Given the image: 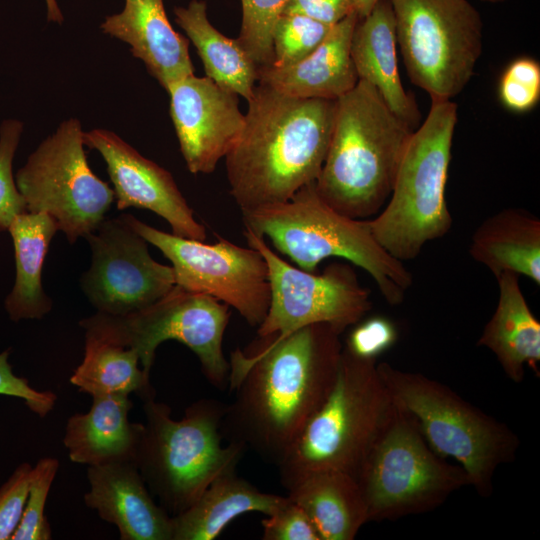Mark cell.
<instances>
[{
    "instance_id": "42",
    "label": "cell",
    "mask_w": 540,
    "mask_h": 540,
    "mask_svg": "<svg viewBox=\"0 0 540 540\" xmlns=\"http://www.w3.org/2000/svg\"><path fill=\"white\" fill-rule=\"evenodd\" d=\"M484 2H489V3H500V2H504L506 0H482Z\"/></svg>"
},
{
    "instance_id": "12",
    "label": "cell",
    "mask_w": 540,
    "mask_h": 540,
    "mask_svg": "<svg viewBox=\"0 0 540 540\" xmlns=\"http://www.w3.org/2000/svg\"><path fill=\"white\" fill-rule=\"evenodd\" d=\"M77 118L62 122L16 174L27 212L50 215L72 244L94 232L114 200L113 189L91 170Z\"/></svg>"
},
{
    "instance_id": "32",
    "label": "cell",
    "mask_w": 540,
    "mask_h": 540,
    "mask_svg": "<svg viewBox=\"0 0 540 540\" xmlns=\"http://www.w3.org/2000/svg\"><path fill=\"white\" fill-rule=\"evenodd\" d=\"M58 469L59 461L53 457H43L32 466L23 515L11 540L52 539L45 506Z\"/></svg>"
},
{
    "instance_id": "18",
    "label": "cell",
    "mask_w": 540,
    "mask_h": 540,
    "mask_svg": "<svg viewBox=\"0 0 540 540\" xmlns=\"http://www.w3.org/2000/svg\"><path fill=\"white\" fill-rule=\"evenodd\" d=\"M85 505L121 540H172V516L156 502L134 462L88 466Z\"/></svg>"
},
{
    "instance_id": "10",
    "label": "cell",
    "mask_w": 540,
    "mask_h": 540,
    "mask_svg": "<svg viewBox=\"0 0 540 540\" xmlns=\"http://www.w3.org/2000/svg\"><path fill=\"white\" fill-rule=\"evenodd\" d=\"M229 319V306L225 303L175 285L165 296L135 313L113 316L96 312L79 324L85 335L135 349L148 375L158 346L176 340L197 356L209 382L222 388L229 376L223 353Z\"/></svg>"
},
{
    "instance_id": "20",
    "label": "cell",
    "mask_w": 540,
    "mask_h": 540,
    "mask_svg": "<svg viewBox=\"0 0 540 540\" xmlns=\"http://www.w3.org/2000/svg\"><path fill=\"white\" fill-rule=\"evenodd\" d=\"M358 19L353 12L333 25L322 43L294 64L258 67L257 83L291 97L336 101L359 81L351 56Z\"/></svg>"
},
{
    "instance_id": "3",
    "label": "cell",
    "mask_w": 540,
    "mask_h": 540,
    "mask_svg": "<svg viewBox=\"0 0 540 540\" xmlns=\"http://www.w3.org/2000/svg\"><path fill=\"white\" fill-rule=\"evenodd\" d=\"M414 129L364 80L336 100L327 154L315 186L339 213L376 215L387 203Z\"/></svg>"
},
{
    "instance_id": "31",
    "label": "cell",
    "mask_w": 540,
    "mask_h": 540,
    "mask_svg": "<svg viewBox=\"0 0 540 540\" xmlns=\"http://www.w3.org/2000/svg\"><path fill=\"white\" fill-rule=\"evenodd\" d=\"M332 26L301 14H282L273 29L272 66L285 67L312 53Z\"/></svg>"
},
{
    "instance_id": "22",
    "label": "cell",
    "mask_w": 540,
    "mask_h": 540,
    "mask_svg": "<svg viewBox=\"0 0 540 540\" xmlns=\"http://www.w3.org/2000/svg\"><path fill=\"white\" fill-rule=\"evenodd\" d=\"M132 407L128 395L92 397L86 413L67 420L63 443L69 459L87 466L134 462L142 423L129 420Z\"/></svg>"
},
{
    "instance_id": "36",
    "label": "cell",
    "mask_w": 540,
    "mask_h": 540,
    "mask_svg": "<svg viewBox=\"0 0 540 540\" xmlns=\"http://www.w3.org/2000/svg\"><path fill=\"white\" fill-rule=\"evenodd\" d=\"M263 540H321L304 510L286 496L284 503L262 520Z\"/></svg>"
},
{
    "instance_id": "26",
    "label": "cell",
    "mask_w": 540,
    "mask_h": 540,
    "mask_svg": "<svg viewBox=\"0 0 540 540\" xmlns=\"http://www.w3.org/2000/svg\"><path fill=\"white\" fill-rule=\"evenodd\" d=\"M286 496L265 493L235 470L218 476L186 510L172 516V540H213L242 514L270 515Z\"/></svg>"
},
{
    "instance_id": "39",
    "label": "cell",
    "mask_w": 540,
    "mask_h": 540,
    "mask_svg": "<svg viewBox=\"0 0 540 540\" xmlns=\"http://www.w3.org/2000/svg\"><path fill=\"white\" fill-rule=\"evenodd\" d=\"M353 12L354 0H289L282 14H301L333 26Z\"/></svg>"
},
{
    "instance_id": "29",
    "label": "cell",
    "mask_w": 540,
    "mask_h": 540,
    "mask_svg": "<svg viewBox=\"0 0 540 540\" xmlns=\"http://www.w3.org/2000/svg\"><path fill=\"white\" fill-rule=\"evenodd\" d=\"M70 382L91 397L131 393L142 401L155 397L135 349L91 335H85L84 357Z\"/></svg>"
},
{
    "instance_id": "11",
    "label": "cell",
    "mask_w": 540,
    "mask_h": 540,
    "mask_svg": "<svg viewBox=\"0 0 540 540\" xmlns=\"http://www.w3.org/2000/svg\"><path fill=\"white\" fill-rule=\"evenodd\" d=\"M356 480L368 522L432 511L455 491L470 485L465 470L434 452L416 425L398 410Z\"/></svg>"
},
{
    "instance_id": "5",
    "label": "cell",
    "mask_w": 540,
    "mask_h": 540,
    "mask_svg": "<svg viewBox=\"0 0 540 540\" xmlns=\"http://www.w3.org/2000/svg\"><path fill=\"white\" fill-rule=\"evenodd\" d=\"M396 416L376 360L358 358L343 348L328 398L277 465L281 483L288 490L304 475L323 469L356 479Z\"/></svg>"
},
{
    "instance_id": "19",
    "label": "cell",
    "mask_w": 540,
    "mask_h": 540,
    "mask_svg": "<svg viewBox=\"0 0 540 540\" xmlns=\"http://www.w3.org/2000/svg\"><path fill=\"white\" fill-rule=\"evenodd\" d=\"M101 30L130 46L135 58L166 88L194 74L189 41L169 22L163 0H125L120 13L107 16Z\"/></svg>"
},
{
    "instance_id": "34",
    "label": "cell",
    "mask_w": 540,
    "mask_h": 540,
    "mask_svg": "<svg viewBox=\"0 0 540 540\" xmlns=\"http://www.w3.org/2000/svg\"><path fill=\"white\" fill-rule=\"evenodd\" d=\"M23 124L6 120L0 127V232L8 230L12 220L26 212V204L12 174V162L20 141Z\"/></svg>"
},
{
    "instance_id": "2",
    "label": "cell",
    "mask_w": 540,
    "mask_h": 540,
    "mask_svg": "<svg viewBox=\"0 0 540 540\" xmlns=\"http://www.w3.org/2000/svg\"><path fill=\"white\" fill-rule=\"evenodd\" d=\"M247 102L243 131L225 156L241 211L286 201L316 181L336 107L334 100L291 97L260 84Z\"/></svg>"
},
{
    "instance_id": "37",
    "label": "cell",
    "mask_w": 540,
    "mask_h": 540,
    "mask_svg": "<svg viewBox=\"0 0 540 540\" xmlns=\"http://www.w3.org/2000/svg\"><path fill=\"white\" fill-rule=\"evenodd\" d=\"M31 470L30 463L18 465L0 487V540H11L21 521Z\"/></svg>"
},
{
    "instance_id": "30",
    "label": "cell",
    "mask_w": 540,
    "mask_h": 540,
    "mask_svg": "<svg viewBox=\"0 0 540 540\" xmlns=\"http://www.w3.org/2000/svg\"><path fill=\"white\" fill-rule=\"evenodd\" d=\"M289 0H241L242 24L236 38L258 67L273 64L272 33Z\"/></svg>"
},
{
    "instance_id": "28",
    "label": "cell",
    "mask_w": 540,
    "mask_h": 540,
    "mask_svg": "<svg viewBox=\"0 0 540 540\" xmlns=\"http://www.w3.org/2000/svg\"><path fill=\"white\" fill-rule=\"evenodd\" d=\"M174 13L176 23L195 46L206 76L247 101L251 99L258 66L237 39L225 36L210 23L206 2L192 0L186 7H176Z\"/></svg>"
},
{
    "instance_id": "6",
    "label": "cell",
    "mask_w": 540,
    "mask_h": 540,
    "mask_svg": "<svg viewBox=\"0 0 540 540\" xmlns=\"http://www.w3.org/2000/svg\"><path fill=\"white\" fill-rule=\"evenodd\" d=\"M226 405L202 399L182 419L154 398L143 401L144 422L134 463L150 493L171 516L189 508L221 474L236 469L246 451L222 445Z\"/></svg>"
},
{
    "instance_id": "21",
    "label": "cell",
    "mask_w": 540,
    "mask_h": 540,
    "mask_svg": "<svg viewBox=\"0 0 540 540\" xmlns=\"http://www.w3.org/2000/svg\"><path fill=\"white\" fill-rule=\"evenodd\" d=\"M396 46L391 0H379L355 25L351 40L352 60L359 79L375 87L392 112L414 129L421 114L402 85Z\"/></svg>"
},
{
    "instance_id": "27",
    "label": "cell",
    "mask_w": 540,
    "mask_h": 540,
    "mask_svg": "<svg viewBox=\"0 0 540 540\" xmlns=\"http://www.w3.org/2000/svg\"><path fill=\"white\" fill-rule=\"evenodd\" d=\"M56 221L42 212H24L11 222L8 231L12 237L16 280L5 300V309L13 321L41 319L52 308L45 294L41 273L49 244L58 231Z\"/></svg>"
},
{
    "instance_id": "41",
    "label": "cell",
    "mask_w": 540,
    "mask_h": 540,
    "mask_svg": "<svg viewBox=\"0 0 540 540\" xmlns=\"http://www.w3.org/2000/svg\"><path fill=\"white\" fill-rule=\"evenodd\" d=\"M379 0H354L355 11L359 18L367 16Z\"/></svg>"
},
{
    "instance_id": "16",
    "label": "cell",
    "mask_w": 540,
    "mask_h": 540,
    "mask_svg": "<svg viewBox=\"0 0 540 540\" xmlns=\"http://www.w3.org/2000/svg\"><path fill=\"white\" fill-rule=\"evenodd\" d=\"M180 151L192 174H210L240 137L245 115L238 95L194 74L167 88Z\"/></svg>"
},
{
    "instance_id": "4",
    "label": "cell",
    "mask_w": 540,
    "mask_h": 540,
    "mask_svg": "<svg viewBox=\"0 0 540 540\" xmlns=\"http://www.w3.org/2000/svg\"><path fill=\"white\" fill-rule=\"evenodd\" d=\"M241 212L245 229L268 237L277 251L304 271L316 272L331 257L345 259L366 271L392 306L404 301L413 283L404 263L377 242L368 220L333 209L320 197L315 182L286 201Z\"/></svg>"
},
{
    "instance_id": "25",
    "label": "cell",
    "mask_w": 540,
    "mask_h": 540,
    "mask_svg": "<svg viewBox=\"0 0 540 540\" xmlns=\"http://www.w3.org/2000/svg\"><path fill=\"white\" fill-rule=\"evenodd\" d=\"M287 497L308 515L321 540H353L368 522L361 488L346 472H310L288 489Z\"/></svg>"
},
{
    "instance_id": "35",
    "label": "cell",
    "mask_w": 540,
    "mask_h": 540,
    "mask_svg": "<svg viewBox=\"0 0 540 540\" xmlns=\"http://www.w3.org/2000/svg\"><path fill=\"white\" fill-rule=\"evenodd\" d=\"M397 337L396 327L391 320L374 316L353 325L343 348L358 358L376 360L394 345Z\"/></svg>"
},
{
    "instance_id": "1",
    "label": "cell",
    "mask_w": 540,
    "mask_h": 540,
    "mask_svg": "<svg viewBox=\"0 0 540 540\" xmlns=\"http://www.w3.org/2000/svg\"><path fill=\"white\" fill-rule=\"evenodd\" d=\"M340 336L318 323L234 351L229 380L236 391L222 423L229 441L277 466L334 386Z\"/></svg>"
},
{
    "instance_id": "33",
    "label": "cell",
    "mask_w": 540,
    "mask_h": 540,
    "mask_svg": "<svg viewBox=\"0 0 540 540\" xmlns=\"http://www.w3.org/2000/svg\"><path fill=\"white\" fill-rule=\"evenodd\" d=\"M499 99L510 111L532 110L540 99V65L530 57L513 60L500 77Z\"/></svg>"
},
{
    "instance_id": "23",
    "label": "cell",
    "mask_w": 540,
    "mask_h": 540,
    "mask_svg": "<svg viewBox=\"0 0 540 540\" xmlns=\"http://www.w3.org/2000/svg\"><path fill=\"white\" fill-rule=\"evenodd\" d=\"M519 278L511 272L496 278L497 306L477 341L495 355L506 376L517 384L524 379L525 366L539 375L540 362V323L528 306Z\"/></svg>"
},
{
    "instance_id": "24",
    "label": "cell",
    "mask_w": 540,
    "mask_h": 540,
    "mask_svg": "<svg viewBox=\"0 0 540 540\" xmlns=\"http://www.w3.org/2000/svg\"><path fill=\"white\" fill-rule=\"evenodd\" d=\"M470 256L495 278L515 273L540 285V220L523 208H505L474 231Z\"/></svg>"
},
{
    "instance_id": "8",
    "label": "cell",
    "mask_w": 540,
    "mask_h": 540,
    "mask_svg": "<svg viewBox=\"0 0 540 540\" xmlns=\"http://www.w3.org/2000/svg\"><path fill=\"white\" fill-rule=\"evenodd\" d=\"M457 105L433 100L423 124L413 131L384 209L368 220L377 242L404 262L452 227L445 198Z\"/></svg>"
},
{
    "instance_id": "14",
    "label": "cell",
    "mask_w": 540,
    "mask_h": 540,
    "mask_svg": "<svg viewBox=\"0 0 540 540\" xmlns=\"http://www.w3.org/2000/svg\"><path fill=\"white\" fill-rule=\"evenodd\" d=\"M130 225L171 262L175 285L214 297L234 308L252 327L264 320L270 303L263 255L217 235L213 244L156 229L132 215Z\"/></svg>"
},
{
    "instance_id": "17",
    "label": "cell",
    "mask_w": 540,
    "mask_h": 540,
    "mask_svg": "<svg viewBox=\"0 0 540 540\" xmlns=\"http://www.w3.org/2000/svg\"><path fill=\"white\" fill-rule=\"evenodd\" d=\"M83 141L103 157L119 210H150L169 223L172 234L205 241L206 228L194 218L169 171L142 156L112 131L84 132Z\"/></svg>"
},
{
    "instance_id": "9",
    "label": "cell",
    "mask_w": 540,
    "mask_h": 540,
    "mask_svg": "<svg viewBox=\"0 0 540 540\" xmlns=\"http://www.w3.org/2000/svg\"><path fill=\"white\" fill-rule=\"evenodd\" d=\"M406 72L433 100H452L472 79L483 22L468 0H391Z\"/></svg>"
},
{
    "instance_id": "40",
    "label": "cell",
    "mask_w": 540,
    "mask_h": 540,
    "mask_svg": "<svg viewBox=\"0 0 540 540\" xmlns=\"http://www.w3.org/2000/svg\"><path fill=\"white\" fill-rule=\"evenodd\" d=\"M47 6V19L48 21L57 22L61 24L63 22L62 12L57 4L56 0H45Z\"/></svg>"
},
{
    "instance_id": "13",
    "label": "cell",
    "mask_w": 540,
    "mask_h": 540,
    "mask_svg": "<svg viewBox=\"0 0 540 540\" xmlns=\"http://www.w3.org/2000/svg\"><path fill=\"white\" fill-rule=\"evenodd\" d=\"M248 246L257 249L268 268L270 303L257 327L258 337L280 338L299 328L324 323L340 334L372 309L370 291L347 263H331L321 273L307 272L275 253L265 238L244 230Z\"/></svg>"
},
{
    "instance_id": "38",
    "label": "cell",
    "mask_w": 540,
    "mask_h": 540,
    "mask_svg": "<svg viewBox=\"0 0 540 540\" xmlns=\"http://www.w3.org/2000/svg\"><path fill=\"white\" fill-rule=\"evenodd\" d=\"M8 357V350L0 353V395L19 398L34 414L42 418L47 416L56 404V394L36 390L27 379L14 374Z\"/></svg>"
},
{
    "instance_id": "7",
    "label": "cell",
    "mask_w": 540,
    "mask_h": 540,
    "mask_svg": "<svg viewBox=\"0 0 540 540\" xmlns=\"http://www.w3.org/2000/svg\"><path fill=\"white\" fill-rule=\"evenodd\" d=\"M377 370L396 409L407 416L441 457L465 470L481 497H489L499 466L514 460L518 436L505 423L466 401L449 386L387 362Z\"/></svg>"
},
{
    "instance_id": "15",
    "label": "cell",
    "mask_w": 540,
    "mask_h": 540,
    "mask_svg": "<svg viewBox=\"0 0 540 540\" xmlns=\"http://www.w3.org/2000/svg\"><path fill=\"white\" fill-rule=\"evenodd\" d=\"M91 265L81 287L97 312L125 316L153 304L175 286L172 266L154 260L147 241L130 225L126 214L105 218L85 237Z\"/></svg>"
}]
</instances>
